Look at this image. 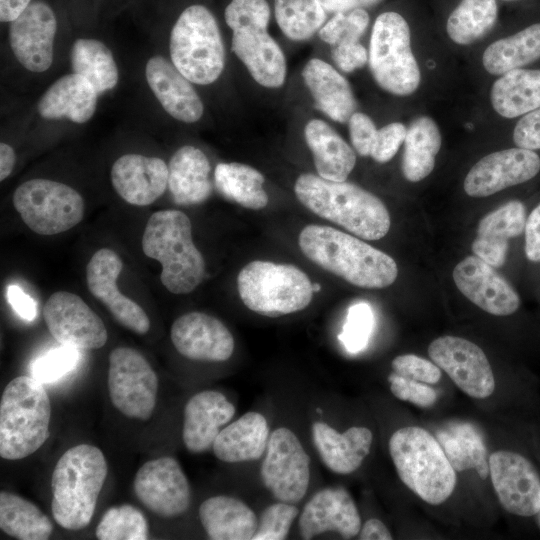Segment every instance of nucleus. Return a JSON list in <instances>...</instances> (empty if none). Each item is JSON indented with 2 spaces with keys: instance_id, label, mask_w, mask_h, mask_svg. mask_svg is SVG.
I'll use <instances>...</instances> for the list:
<instances>
[{
  "instance_id": "obj_1",
  "label": "nucleus",
  "mask_w": 540,
  "mask_h": 540,
  "mask_svg": "<svg viewBox=\"0 0 540 540\" xmlns=\"http://www.w3.org/2000/svg\"><path fill=\"white\" fill-rule=\"evenodd\" d=\"M298 243L312 262L357 287L385 288L398 276L391 256L330 226L307 225L301 230Z\"/></svg>"
},
{
  "instance_id": "obj_2",
  "label": "nucleus",
  "mask_w": 540,
  "mask_h": 540,
  "mask_svg": "<svg viewBox=\"0 0 540 540\" xmlns=\"http://www.w3.org/2000/svg\"><path fill=\"white\" fill-rule=\"evenodd\" d=\"M294 192L311 212L359 238L378 240L390 229L391 220L385 204L353 183L330 181L305 173L296 179Z\"/></svg>"
},
{
  "instance_id": "obj_3",
  "label": "nucleus",
  "mask_w": 540,
  "mask_h": 540,
  "mask_svg": "<svg viewBox=\"0 0 540 540\" xmlns=\"http://www.w3.org/2000/svg\"><path fill=\"white\" fill-rule=\"evenodd\" d=\"M107 472L98 447L80 444L65 451L51 478V510L58 525L80 530L90 523Z\"/></svg>"
},
{
  "instance_id": "obj_4",
  "label": "nucleus",
  "mask_w": 540,
  "mask_h": 540,
  "mask_svg": "<svg viewBox=\"0 0 540 540\" xmlns=\"http://www.w3.org/2000/svg\"><path fill=\"white\" fill-rule=\"evenodd\" d=\"M388 449L402 483L424 502L444 503L454 492L456 472L436 438L419 426L396 430Z\"/></svg>"
},
{
  "instance_id": "obj_5",
  "label": "nucleus",
  "mask_w": 540,
  "mask_h": 540,
  "mask_svg": "<svg viewBox=\"0 0 540 540\" xmlns=\"http://www.w3.org/2000/svg\"><path fill=\"white\" fill-rule=\"evenodd\" d=\"M142 250L161 263V282L173 294L192 292L205 277V261L193 243L191 221L179 210H161L150 216Z\"/></svg>"
},
{
  "instance_id": "obj_6",
  "label": "nucleus",
  "mask_w": 540,
  "mask_h": 540,
  "mask_svg": "<svg viewBox=\"0 0 540 540\" xmlns=\"http://www.w3.org/2000/svg\"><path fill=\"white\" fill-rule=\"evenodd\" d=\"M51 404L43 384L18 376L5 387L0 401V456L25 458L49 437Z\"/></svg>"
},
{
  "instance_id": "obj_7",
  "label": "nucleus",
  "mask_w": 540,
  "mask_h": 540,
  "mask_svg": "<svg viewBox=\"0 0 540 540\" xmlns=\"http://www.w3.org/2000/svg\"><path fill=\"white\" fill-rule=\"evenodd\" d=\"M237 289L243 304L266 317H280L305 309L313 298V284L292 264L255 260L237 276Z\"/></svg>"
},
{
  "instance_id": "obj_8",
  "label": "nucleus",
  "mask_w": 540,
  "mask_h": 540,
  "mask_svg": "<svg viewBox=\"0 0 540 540\" xmlns=\"http://www.w3.org/2000/svg\"><path fill=\"white\" fill-rule=\"evenodd\" d=\"M170 58L174 66L192 83L215 82L225 66V49L218 23L203 5L187 7L170 34Z\"/></svg>"
},
{
  "instance_id": "obj_9",
  "label": "nucleus",
  "mask_w": 540,
  "mask_h": 540,
  "mask_svg": "<svg viewBox=\"0 0 540 540\" xmlns=\"http://www.w3.org/2000/svg\"><path fill=\"white\" fill-rule=\"evenodd\" d=\"M368 62L376 83L396 96H408L420 84L421 73L412 53L410 29L397 12L380 14L373 25Z\"/></svg>"
},
{
  "instance_id": "obj_10",
  "label": "nucleus",
  "mask_w": 540,
  "mask_h": 540,
  "mask_svg": "<svg viewBox=\"0 0 540 540\" xmlns=\"http://www.w3.org/2000/svg\"><path fill=\"white\" fill-rule=\"evenodd\" d=\"M13 205L35 233L55 235L76 226L84 216V200L74 188L54 180L31 179L13 194Z\"/></svg>"
},
{
  "instance_id": "obj_11",
  "label": "nucleus",
  "mask_w": 540,
  "mask_h": 540,
  "mask_svg": "<svg viewBox=\"0 0 540 540\" xmlns=\"http://www.w3.org/2000/svg\"><path fill=\"white\" fill-rule=\"evenodd\" d=\"M108 391L112 404L129 418L148 420L155 408L158 378L137 350L118 347L109 355Z\"/></svg>"
},
{
  "instance_id": "obj_12",
  "label": "nucleus",
  "mask_w": 540,
  "mask_h": 540,
  "mask_svg": "<svg viewBox=\"0 0 540 540\" xmlns=\"http://www.w3.org/2000/svg\"><path fill=\"white\" fill-rule=\"evenodd\" d=\"M260 476L278 501L297 504L307 493L310 457L296 434L280 427L270 433Z\"/></svg>"
},
{
  "instance_id": "obj_13",
  "label": "nucleus",
  "mask_w": 540,
  "mask_h": 540,
  "mask_svg": "<svg viewBox=\"0 0 540 540\" xmlns=\"http://www.w3.org/2000/svg\"><path fill=\"white\" fill-rule=\"evenodd\" d=\"M489 474L501 506L510 514L529 518L540 509V473L525 455L497 450L489 457Z\"/></svg>"
},
{
  "instance_id": "obj_14",
  "label": "nucleus",
  "mask_w": 540,
  "mask_h": 540,
  "mask_svg": "<svg viewBox=\"0 0 540 540\" xmlns=\"http://www.w3.org/2000/svg\"><path fill=\"white\" fill-rule=\"evenodd\" d=\"M428 354L466 395L485 399L493 394L494 373L477 344L458 336H441L430 343Z\"/></svg>"
},
{
  "instance_id": "obj_15",
  "label": "nucleus",
  "mask_w": 540,
  "mask_h": 540,
  "mask_svg": "<svg viewBox=\"0 0 540 540\" xmlns=\"http://www.w3.org/2000/svg\"><path fill=\"white\" fill-rule=\"evenodd\" d=\"M43 316L49 332L61 345L93 350L107 342L102 319L74 293H53L44 305Z\"/></svg>"
},
{
  "instance_id": "obj_16",
  "label": "nucleus",
  "mask_w": 540,
  "mask_h": 540,
  "mask_svg": "<svg viewBox=\"0 0 540 540\" xmlns=\"http://www.w3.org/2000/svg\"><path fill=\"white\" fill-rule=\"evenodd\" d=\"M133 488L139 501L161 517H177L190 505L188 479L172 457H160L143 464L135 475Z\"/></svg>"
},
{
  "instance_id": "obj_17",
  "label": "nucleus",
  "mask_w": 540,
  "mask_h": 540,
  "mask_svg": "<svg viewBox=\"0 0 540 540\" xmlns=\"http://www.w3.org/2000/svg\"><path fill=\"white\" fill-rule=\"evenodd\" d=\"M57 20L51 7L34 1L9 27V43L17 61L27 70H48L54 57Z\"/></svg>"
},
{
  "instance_id": "obj_18",
  "label": "nucleus",
  "mask_w": 540,
  "mask_h": 540,
  "mask_svg": "<svg viewBox=\"0 0 540 540\" xmlns=\"http://www.w3.org/2000/svg\"><path fill=\"white\" fill-rule=\"evenodd\" d=\"M122 269L119 255L111 249L101 248L87 264V286L122 326L142 335L149 331L150 320L140 305L119 291L117 279Z\"/></svg>"
},
{
  "instance_id": "obj_19",
  "label": "nucleus",
  "mask_w": 540,
  "mask_h": 540,
  "mask_svg": "<svg viewBox=\"0 0 540 540\" xmlns=\"http://www.w3.org/2000/svg\"><path fill=\"white\" fill-rule=\"evenodd\" d=\"M540 171V157L533 150L510 148L480 159L468 172L464 190L471 197H486L524 183Z\"/></svg>"
},
{
  "instance_id": "obj_20",
  "label": "nucleus",
  "mask_w": 540,
  "mask_h": 540,
  "mask_svg": "<svg viewBox=\"0 0 540 540\" xmlns=\"http://www.w3.org/2000/svg\"><path fill=\"white\" fill-rule=\"evenodd\" d=\"M453 279L459 291L487 313L508 316L520 306V298L509 282L477 256L459 262Z\"/></svg>"
},
{
  "instance_id": "obj_21",
  "label": "nucleus",
  "mask_w": 540,
  "mask_h": 540,
  "mask_svg": "<svg viewBox=\"0 0 540 540\" xmlns=\"http://www.w3.org/2000/svg\"><path fill=\"white\" fill-rule=\"evenodd\" d=\"M170 337L182 356L197 361H226L235 347L229 329L219 319L203 312H189L177 318L171 326Z\"/></svg>"
},
{
  "instance_id": "obj_22",
  "label": "nucleus",
  "mask_w": 540,
  "mask_h": 540,
  "mask_svg": "<svg viewBox=\"0 0 540 540\" xmlns=\"http://www.w3.org/2000/svg\"><path fill=\"white\" fill-rule=\"evenodd\" d=\"M361 526L356 503L343 487L319 490L305 504L298 520L299 533L304 540L329 531L351 539L359 534Z\"/></svg>"
},
{
  "instance_id": "obj_23",
  "label": "nucleus",
  "mask_w": 540,
  "mask_h": 540,
  "mask_svg": "<svg viewBox=\"0 0 540 540\" xmlns=\"http://www.w3.org/2000/svg\"><path fill=\"white\" fill-rule=\"evenodd\" d=\"M110 177L122 199L135 206H147L165 192L168 165L158 157L125 154L112 165Z\"/></svg>"
},
{
  "instance_id": "obj_24",
  "label": "nucleus",
  "mask_w": 540,
  "mask_h": 540,
  "mask_svg": "<svg viewBox=\"0 0 540 540\" xmlns=\"http://www.w3.org/2000/svg\"><path fill=\"white\" fill-rule=\"evenodd\" d=\"M231 49L258 84L271 89L283 86L287 75L286 58L267 28L233 30Z\"/></svg>"
},
{
  "instance_id": "obj_25",
  "label": "nucleus",
  "mask_w": 540,
  "mask_h": 540,
  "mask_svg": "<svg viewBox=\"0 0 540 540\" xmlns=\"http://www.w3.org/2000/svg\"><path fill=\"white\" fill-rule=\"evenodd\" d=\"M147 83L163 109L185 123L197 122L203 115L201 98L190 82L172 62L160 55L146 64Z\"/></svg>"
},
{
  "instance_id": "obj_26",
  "label": "nucleus",
  "mask_w": 540,
  "mask_h": 540,
  "mask_svg": "<svg viewBox=\"0 0 540 540\" xmlns=\"http://www.w3.org/2000/svg\"><path fill=\"white\" fill-rule=\"evenodd\" d=\"M235 411V406L219 391L205 390L193 395L184 409L182 439L187 450L203 453L212 448Z\"/></svg>"
},
{
  "instance_id": "obj_27",
  "label": "nucleus",
  "mask_w": 540,
  "mask_h": 540,
  "mask_svg": "<svg viewBox=\"0 0 540 540\" xmlns=\"http://www.w3.org/2000/svg\"><path fill=\"white\" fill-rule=\"evenodd\" d=\"M311 431L320 459L336 474L356 471L370 453L373 434L367 427L352 426L340 433L325 422L315 421Z\"/></svg>"
},
{
  "instance_id": "obj_28",
  "label": "nucleus",
  "mask_w": 540,
  "mask_h": 540,
  "mask_svg": "<svg viewBox=\"0 0 540 540\" xmlns=\"http://www.w3.org/2000/svg\"><path fill=\"white\" fill-rule=\"evenodd\" d=\"M526 210L522 202L512 200L484 216L472 243L473 253L493 267H501L507 256L508 240L525 230Z\"/></svg>"
},
{
  "instance_id": "obj_29",
  "label": "nucleus",
  "mask_w": 540,
  "mask_h": 540,
  "mask_svg": "<svg viewBox=\"0 0 540 540\" xmlns=\"http://www.w3.org/2000/svg\"><path fill=\"white\" fill-rule=\"evenodd\" d=\"M98 95L89 81L72 73L52 83L40 97L36 108L44 119L66 118L82 124L93 117Z\"/></svg>"
},
{
  "instance_id": "obj_30",
  "label": "nucleus",
  "mask_w": 540,
  "mask_h": 540,
  "mask_svg": "<svg viewBox=\"0 0 540 540\" xmlns=\"http://www.w3.org/2000/svg\"><path fill=\"white\" fill-rule=\"evenodd\" d=\"M302 77L317 109L336 122H348L357 102L344 76L329 63L312 58L305 64Z\"/></svg>"
},
{
  "instance_id": "obj_31",
  "label": "nucleus",
  "mask_w": 540,
  "mask_h": 540,
  "mask_svg": "<svg viewBox=\"0 0 540 540\" xmlns=\"http://www.w3.org/2000/svg\"><path fill=\"white\" fill-rule=\"evenodd\" d=\"M269 436L266 418L251 411L226 425L216 437L212 449L223 462L254 461L265 454Z\"/></svg>"
},
{
  "instance_id": "obj_32",
  "label": "nucleus",
  "mask_w": 540,
  "mask_h": 540,
  "mask_svg": "<svg viewBox=\"0 0 540 540\" xmlns=\"http://www.w3.org/2000/svg\"><path fill=\"white\" fill-rule=\"evenodd\" d=\"M211 166L207 156L197 147H180L168 163V187L174 201L180 205H194L211 194Z\"/></svg>"
},
{
  "instance_id": "obj_33",
  "label": "nucleus",
  "mask_w": 540,
  "mask_h": 540,
  "mask_svg": "<svg viewBox=\"0 0 540 540\" xmlns=\"http://www.w3.org/2000/svg\"><path fill=\"white\" fill-rule=\"evenodd\" d=\"M199 518L212 540H249L258 526L254 511L240 499L227 495L203 501L199 507Z\"/></svg>"
},
{
  "instance_id": "obj_34",
  "label": "nucleus",
  "mask_w": 540,
  "mask_h": 540,
  "mask_svg": "<svg viewBox=\"0 0 540 540\" xmlns=\"http://www.w3.org/2000/svg\"><path fill=\"white\" fill-rule=\"evenodd\" d=\"M304 138L320 177L336 182L348 178L356 164L355 152L327 122L321 119L308 121Z\"/></svg>"
},
{
  "instance_id": "obj_35",
  "label": "nucleus",
  "mask_w": 540,
  "mask_h": 540,
  "mask_svg": "<svg viewBox=\"0 0 540 540\" xmlns=\"http://www.w3.org/2000/svg\"><path fill=\"white\" fill-rule=\"evenodd\" d=\"M491 103L505 118L540 107V70L517 68L504 73L492 86Z\"/></svg>"
},
{
  "instance_id": "obj_36",
  "label": "nucleus",
  "mask_w": 540,
  "mask_h": 540,
  "mask_svg": "<svg viewBox=\"0 0 540 540\" xmlns=\"http://www.w3.org/2000/svg\"><path fill=\"white\" fill-rule=\"evenodd\" d=\"M441 147V134L435 121L420 116L412 121L404 140L402 173L410 182L426 178L434 169Z\"/></svg>"
},
{
  "instance_id": "obj_37",
  "label": "nucleus",
  "mask_w": 540,
  "mask_h": 540,
  "mask_svg": "<svg viewBox=\"0 0 540 540\" xmlns=\"http://www.w3.org/2000/svg\"><path fill=\"white\" fill-rule=\"evenodd\" d=\"M540 58V23L490 44L483 53L485 70L493 75L525 66Z\"/></svg>"
},
{
  "instance_id": "obj_38",
  "label": "nucleus",
  "mask_w": 540,
  "mask_h": 540,
  "mask_svg": "<svg viewBox=\"0 0 540 540\" xmlns=\"http://www.w3.org/2000/svg\"><path fill=\"white\" fill-rule=\"evenodd\" d=\"M264 182L260 171L243 163H219L214 170V183L222 196L251 210L263 209L268 204Z\"/></svg>"
},
{
  "instance_id": "obj_39",
  "label": "nucleus",
  "mask_w": 540,
  "mask_h": 540,
  "mask_svg": "<svg viewBox=\"0 0 540 540\" xmlns=\"http://www.w3.org/2000/svg\"><path fill=\"white\" fill-rule=\"evenodd\" d=\"M72 71L84 77L98 94L113 89L118 83V68L111 50L101 41L79 38L70 51Z\"/></svg>"
},
{
  "instance_id": "obj_40",
  "label": "nucleus",
  "mask_w": 540,
  "mask_h": 540,
  "mask_svg": "<svg viewBox=\"0 0 540 540\" xmlns=\"http://www.w3.org/2000/svg\"><path fill=\"white\" fill-rule=\"evenodd\" d=\"M0 528L20 540H46L53 524L35 504L14 493H0Z\"/></svg>"
},
{
  "instance_id": "obj_41",
  "label": "nucleus",
  "mask_w": 540,
  "mask_h": 540,
  "mask_svg": "<svg viewBox=\"0 0 540 540\" xmlns=\"http://www.w3.org/2000/svg\"><path fill=\"white\" fill-rule=\"evenodd\" d=\"M497 13L496 0H461L447 20V33L459 45L471 44L490 32Z\"/></svg>"
},
{
  "instance_id": "obj_42",
  "label": "nucleus",
  "mask_w": 540,
  "mask_h": 540,
  "mask_svg": "<svg viewBox=\"0 0 540 540\" xmlns=\"http://www.w3.org/2000/svg\"><path fill=\"white\" fill-rule=\"evenodd\" d=\"M274 9L279 28L294 41L311 38L326 20V11L317 0H274Z\"/></svg>"
},
{
  "instance_id": "obj_43",
  "label": "nucleus",
  "mask_w": 540,
  "mask_h": 540,
  "mask_svg": "<svg viewBox=\"0 0 540 540\" xmlns=\"http://www.w3.org/2000/svg\"><path fill=\"white\" fill-rule=\"evenodd\" d=\"M148 534L145 516L129 504L109 508L96 528L100 540H145Z\"/></svg>"
},
{
  "instance_id": "obj_44",
  "label": "nucleus",
  "mask_w": 540,
  "mask_h": 540,
  "mask_svg": "<svg viewBox=\"0 0 540 540\" xmlns=\"http://www.w3.org/2000/svg\"><path fill=\"white\" fill-rule=\"evenodd\" d=\"M369 20L368 13L362 8L334 13L318 31L319 37L331 46L358 42Z\"/></svg>"
},
{
  "instance_id": "obj_45",
  "label": "nucleus",
  "mask_w": 540,
  "mask_h": 540,
  "mask_svg": "<svg viewBox=\"0 0 540 540\" xmlns=\"http://www.w3.org/2000/svg\"><path fill=\"white\" fill-rule=\"evenodd\" d=\"M374 313L366 302L353 304L347 312L339 339L350 353L364 350L369 342L374 328Z\"/></svg>"
},
{
  "instance_id": "obj_46",
  "label": "nucleus",
  "mask_w": 540,
  "mask_h": 540,
  "mask_svg": "<svg viewBox=\"0 0 540 540\" xmlns=\"http://www.w3.org/2000/svg\"><path fill=\"white\" fill-rule=\"evenodd\" d=\"M79 359V349L62 345L34 360L30 372L32 377L42 384L53 383L71 372Z\"/></svg>"
},
{
  "instance_id": "obj_47",
  "label": "nucleus",
  "mask_w": 540,
  "mask_h": 540,
  "mask_svg": "<svg viewBox=\"0 0 540 540\" xmlns=\"http://www.w3.org/2000/svg\"><path fill=\"white\" fill-rule=\"evenodd\" d=\"M299 514L295 504L278 501L266 507L260 518L253 540H284Z\"/></svg>"
},
{
  "instance_id": "obj_48",
  "label": "nucleus",
  "mask_w": 540,
  "mask_h": 540,
  "mask_svg": "<svg viewBox=\"0 0 540 540\" xmlns=\"http://www.w3.org/2000/svg\"><path fill=\"white\" fill-rule=\"evenodd\" d=\"M224 17L232 31L245 27L267 28L270 7L266 0H232L225 9Z\"/></svg>"
},
{
  "instance_id": "obj_49",
  "label": "nucleus",
  "mask_w": 540,
  "mask_h": 540,
  "mask_svg": "<svg viewBox=\"0 0 540 540\" xmlns=\"http://www.w3.org/2000/svg\"><path fill=\"white\" fill-rule=\"evenodd\" d=\"M391 393L399 400L421 408H429L437 401V392L430 384L419 382L391 372L388 376Z\"/></svg>"
},
{
  "instance_id": "obj_50",
  "label": "nucleus",
  "mask_w": 540,
  "mask_h": 540,
  "mask_svg": "<svg viewBox=\"0 0 540 540\" xmlns=\"http://www.w3.org/2000/svg\"><path fill=\"white\" fill-rule=\"evenodd\" d=\"M392 372L426 384H436L442 378L441 369L430 360L415 354L396 356L391 362Z\"/></svg>"
},
{
  "instance_id": "obj_51",
  "label": "nucleus",
  "mask_w": 540,
  "mask_h": 540,
  "mask_svg": "<svg viewBox=\"0 0 540 540\" xmlns=\"http://www.w3.org/2000/svg\"><path fill=\"white\" fill-rule=\"evenodd\" d=\"M407 128L400 122L389 123L377 130L370 156L378 163L390 161L404 142Z\"/></svg>"
},
{
  "instance_id": "obj_52",
  "label": "nucleus",
  "mask_w": 540,
  "mask_h": 540,
  "mask_svg": "<svg viewBox=\"0 0 540 540\" xmlns=\"http://www.w3.org/2000/svg\"><path fill=\"white\" fill-rule=\"evenodd\" d=\"M351 143L356 152L363 156H370L377 128L372 119L365 113L354 112L348 120Z\"/></svg>"
},
{
  "instance_id": "obj_53",
  "label": "nucleus",
  "mask_w": 540,
  "mask_h": 540,
  "mask_svg": "<svg viewBox=\"0 0 540 540\" xmlns=\"http://www.w3.org/2000/svg\"><path fill=\"white\" fill-rule=\"evenodd\" d=\"M513 141L519 148L540 149V107L519 119L513 131Z\"/></svg>"
},
{
  "instance_id": "obj_54",
  "label": "nucleus",
  "mask_w": 540,
  "mask_h": 540,
  "mask_svg": "<svg viewBox=\"0 0 540 540\" xmlns=\"http://www.w3.org/2000/svg\"><path fill=\"white\" fill-rule=\"evenodd\" d=\"M332 59L343 72L350 73L360 69L368 62V52L359 42L332 46Z\"/></svg>"
},
{
  "instance_id": "obj_55",
  "label": "nucleus",
  "mask_w": 540,
  "mask_h": 540,
  "mask_svg": "<svg viewBox=\"0 0 540 540\" xmlns=\"http://www.w3.org/2000/svg\"><path fill=\"white\" fill-rule=\"evenodd\" d=\"M524 231L526 257L532 262H540V203L526 219Z\"/></svg>"
},
{
  "instance_id": "obj_56",
  "label": "nucleus",
  "mask_w": 540,
  "mask_h": 540,
  "mask_svg": "<svg viewBox=\"0 0 540 540\" xmlns=\"http://www.w3.org/2000/svg\"><path fill=\"white\" fill-rule=\"evenodd\" d=\"M6 298L13 310L25 321H33L37 316L35 300L17 285H9Z\"/></svg>"
},
{
  "instance_id": "obj_57",
  "label": "nucleus",
  "mask_w": 540,
  "mask_h": 540,
  "mask_svg": "<svg viewBox=\"0 0 540 540\" xmlns=\"http://www.w3.org/2000/svg\"><path fill=\"white\" fill-rule=\"evenodd\" d=\"M358 538L360 540H390L393 537L381 520L371 518L361 526Z\"/></svg>"
},
{
  "instance_id": "obj_58",
  "label": "nucleus",
  "mask_w": 540,
  "mask_h": 540,
  "mask_svg": "<svg viewBox=\"0 0 540 540\" xmlns=\"http://www.w3.org/2000/svg\"><path fill=\"white\" fill-rule=\"evenodd\" d=\"M326 12L337 13L358 8H366L381 0H317Z\"/></svg>"
},
{
  "instance_id": "obj_59",
  "label": "nucleus",
  "mask_w": 540,
  "mask_h": 540,
  "mask_svg": "<svg viewBox=\"0 0 540 540\" xmlns=\"http://www.w3.org/2000/svg\"><path fill=\"white\" fill-rule=\"evenodd\" d=\"M31 3V0H0L1 22L14 21Z\"/></svg>"
},
{
  "instance_id": "obj_60",
  "label": "nucleus",
  "mask_w": 540,
  "mask_h": 540,
  "mask_svg": "<svg viewBox=\"0 0 540 540\" xmlns=\"http://www.w3.org/2000/svg\"><path fill=\"white\" fill-rule=\"evenodd\" d=\"M16 161L14 149L7 143L0 144V180L6 179L12 172Z\"/></svg>"
},
{
  "instance_id": "obj_61",
  "label": "nucleus",
  "mask_w": 540,
  "mask_h": 540,
  "mask_svg": "<svg viewBox=\"0 0 540 540\" xmlns=\"http://www.w3.org/2000/svg\"><path fill=\"white\" fill-rule=\"evenodd\" d=\"M535 517H536L537 525H538V527H539V529H540V509H539V511L537 512V514L535 515Z\"/></svg>"
},
{
  "instance_id": "obj_62",
  "label": "nucleus",
  "mask_w": 540,
  "mask_h": 540,
  "mask_svg": "<svg viewBox=\"0 0 540 540\" xmlns=\"http://www.w3.org/2000/svg\"><path fill=\"white\" fill-rule=\"evenodd\" d=\"M321 289L320 284H313V290L314 292L319 291Z\"/></svg>"
},
{
  "instance_id": "obj_63",
  "label": "nucleus",
  "mask_w": 540,
  "mask_h": 540,
  "mask_svg": "<svg viewBox=\"0 0 540 540\" xmlns=\"http://www.w3.org/2000/svg\"><path fill=\"white\" fill-rule=\"evenodd\" d=\"M505 1H518V0H505Z\"/></svg>"
}]
</instances>
